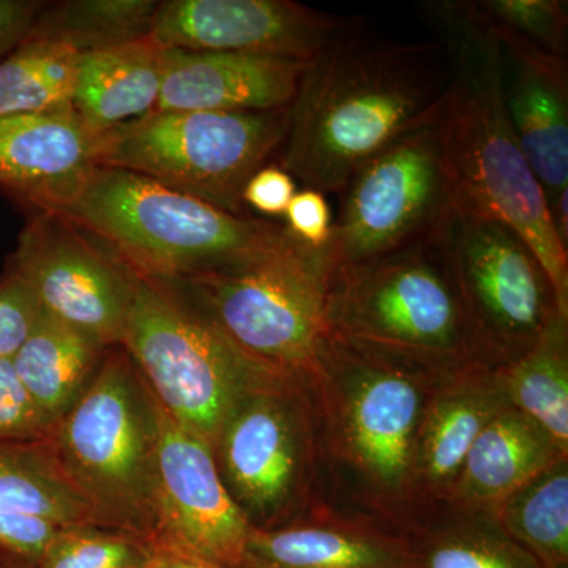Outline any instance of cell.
<instances>
[{
  "label": "cell",
  "instance_id": "33",
  "mask_svg": "<svg viewBox=\"0 0 568 568\" xmlns=\"http://www.w3.org/2000/svg\"><path fill=\"white\" fill-rule=\"evenodd\" d=\"M40 306L10 265L0 276V358H11L31 332Z\"/></svg>",
  "mask_w": 568,
  "mask_h": 568
},
{
  "label": "cell",
  "instance_id": "25",
  "mask_svg": "<svg viewBox=\"0 0 568 568\" xmlns=\"http://www.w3.org/2000/svg\"><path fill=\"white\" fill-rule=\"evenodd\" d=\"M567 317L549 321L536 345L515 358L497 384L510 406L568 447V331Z\"/></svg>",
  "mask_w": 568,
  "mask_h": 568
},
{
  "label": "cell",
  "instance_id": "23",
  "mask_svg": "<svg viewBox=\"0 0 568 568\" xmlns=\"http://www.w3.org/2000/svg\"><path fill=\"white\" fill-rule=\"evenodd\" d=\"M0 511L59 526H102L67 476L52 435L0 439Z\"/></svg>",
  "mask_w": 568,
  "mask_h": 568
},
{
  "label": "cell",
  "instance_id": "21",
  "mask_svg": "<svg viewBox=\"0 0 568 568\" xmlns=\"http://www.w3.org/2000/svg\"><path fill=\"white\" fill-rule=\"evenodd\" d=\"M567 452L544 426L506 406L467 452L454 487L470 504H499Z\"/></svg>",
  "mask_w": 568,
  "mask_h": 568
},
{
  "label": "cell",
  "instance_id": "5",
  "mask_svg": "<svg viewBox=\"0 0 568 568\" xmlns=\"http://www.w3.org/2000/svg\"><path fill=\"white\" fill-rule=\"evenodd\" d=\"M332 267L327 252L294 237L245 263L166 282L242 353L287 377L321 365L328 334Z\"/></svg>",
  "mask_w": 568,
  "mask_h": 568
},
{
  "label": "cell",
  "instance_id": "18",
  "mask_svg": "<svg viewBox=\"0 0 568 568\" xmlns=\"http://www.w3.org/2000/svg\"><path fill=\"white\" fill-rule=\"evenodd\" d=\"M496 39L508 118L549 205L568 190L567 59Z\"/></svg>",
  "mask_w": 568,
  "mask_h": 568
},
{
  "label": "cell",
  "instance_id": "31",
  "mask_svg": "<svg viewBox=\"0 0 568 568\" xmlns=\"http://www.w3.org/2000/svg\"><path fill=\"white\" fill-rule=\"evenodd\" d=\"M477 11L499 39L567 59L568 3L562 0H480Z\"/></svg>",
  "mask_w": 568,
  "mask_h": 568
},
{
  "label": "cell",
  "instance_id": "12",
  "mask_svg": "<svg viewBox=\"0 0 568 568\" xmlns=\"http://www.w3.org/2000/svg\"><path fill=\"white\" fill-rule=\"evenodd\" d=\"M156 410L155 545L213 566L239 568L252 523L227 491L213 448L159 403Z\"/></svg>",
  "mask_w": 568,
  "mask_h": 568
},
{
  "label": "cell",
  "instance_id": "32",
  "mask_svg": "<svg viewBox=\"0 0 568 568\" xmlns=\"http://www.w3.org/2000/svg\"><path fill=\"white\" fill-rule=\"evenodd\" d=\"M51 435V425L33 406L11 358H0V439H39Z\"/></svg>",
  "mask_w": 568,
  "mask_h": 568
},
{
  "label": "cell",
  "instance_id": "17",
  "mask_svg": "<svg viewBox=\"0 0 568 568\" xmlns=\"http://www.w3.org/2000/svg\"><path fill=\"white\" fill-rule=\"evenodd\" d=\"M312 61L163 48L156 110L245 112L291 106Z\"/></svg>",
  "mask_w": 568,
  "mask_h": 568
},
{
  "label": "cell",
  "instance_id": "11",
  "mask_svg": "<svg viewBox=\"0 0 568 568\" xmlns=\"http://www.w3.org/2000/svg\"><path fill=\"white\" fill-rule=\"evenodd\" d=\"M43 312L104 347L122 346L132 272L77 224L33 212L9 264Z\"/></svg>",
  "mask_w": 568,
  "mask_h": 568
},
{
  "label": "cell",
  "instance_id": "7",
  "mask_svg": "<svg viewBox=\"0 0 568 568\" xmlns=\"http://www.w3.org/2000/svg\"><path fill=\"white\" fill-rule=\"evenodd\" d=\"M291 106L272 111H153L100 134L97 166L144 175L246 216V182L282 151Z\"/></svg>",
  "mask_w": 568,
  "mask_h": 568
},
{
  "label": "cell",
  "instance_id": "4",
  "mask_svg": "<svg viewBox=\"0 0 568 568\" xmlns=\"http://www.w3.org/2000/svg\"><path fill=\"white\" fill-rule=\"evenodd\" d=\"M159 410L122 346L110 347L91 383L52 432L67 476L100 525L156 538Z\"/></svg>",
  "mask_w": 568,
  "mask_h": 568
},
{
  "label": "cell",
  "instance_id": "30",
  "mask_svg": "<svg viewBox=\"0 0 568 568\" xmlns=\"http://www.w3.org/2000/svg\"><path fill=\"white\" fill-rule=\"evenodd\" d=\"M410 548L416 568H540L500 528L444 530Z\"/></svg>",
  "mask_w": 568,
  "mask_h": 568
},
{
  "label": "cell",
  "instance_id": "16",
  "mask_svg": "<svg viewBox=\"0 0 568 568\" xmlns=\"http://www.w3.org/2000/svg\"><path fill=\"white\" fill-rule=\"evenodd\" d=\"M99 136L73 108L0 119V192L29 212H58L97 166Z\"/></svg>",
  "mask_w": 568,
  "mask_h": 568
},
{
  "label": "cell",
  "instance_id": "35",
  "mask_svg": "<svg viewBox=\"0 0 568 568\" xmlns=\"http://www.w3.org/2000/svg\"><path fill=\"white\" fill-rule=\"evenodd\" d=\"M59 528L47 519L0 511V552L36 562Z\"/></svg>",
  "mask_w": 568,
  "mask_h": 568
},
{
  "label": "cell",
  "instance_id": "9",
  "mask_svg": "<svg viewBox=\"0 0 568 568\" xmlns=\"http://www.w3.org/2000/svg\"><path fill=\"white\" fill-rule=\"evenodd\" d=\"M437 110L362 164L336 194L338 216L325 246L332 272L433 237L458 207Z\"/></svg>",
  "mask_w": 568,
  "mask_h": 568
},
{
  "label": "cell",
  "instance_id": "6",
  "mask_svg": "<svg viewBox=\"0 0 568 568\" xmlns=\"http://www.w3.org/2000/svg\"><path fill=\"white\" fill-rule=\"evenodd\" d=\"M122 347L168 416L212 448L242 396L286 381L242 353L171 284L134 272Z\"/></svg>",
  "mask_w": 568,
  "mask_h": 568
},
{
  "label": "cell",
  "instance_id": "8",
  "mask_svg": "<svg viewBox=\"0 0 568 568\" xmlns=\"http://www.w3.org/2000/svg\"><path fill=\"white\" fill-rule=\"evenodd\" d=\"M331 334L422 362L476 353L437 233L368 263L332 272Z\"/></svg>",
  "mask_w": 568,
  "mask_h": 568
},
{
  "label": "cell",
  "instance_id": "19",
  "mask_svg": "<svg viewBox=\"0 0 568 568\" xmlns=\"http://www.w3.org/2000/svg\"><path fill=\"white\" fill-rule=\"evenodd\" d=\"M162 52L151 36L81 52L71 108L97 136L151 114L162 89Z\"/></svg>",
  "mask_w": 568,
  "mask_h": 568
},
{
  "label": "cell",
  "instance_id": "3",
  "mask_svg": "<svg viewBox=\"0 0 568 568\" xmlns=\"http://www.w3.org/2000/svg\"><path fill=\"white\" fill-rule=\"evenodd\" d=\"M126 268L175 282L245 263L283 244L284 224L224 212L162 183L95 166L80 192L59 209Z\"/></svg>",
  "mask_w": 568,
  "mask_h": 568
},
{
  "label": "cell",
  "instance_id": "24",
  "mask_svg": "<svg viewBox=\"0 0 568 568\" xmlns=\"http://www.w3.org/2000/svg\"><path fill=\"white\" fill-rule=\"evenodd\" d=\"M457 386L429 405L418 426L413 466L436 487H454L474 440L510 405L503 388L477 375Z\"/></svg>",
  "mask_w": 568,
  "mask_h": 568
},
{
  "label": "cell",
  "instance_id": "1",
  "mask_svg": "<svg viewBox=\"0 0 568 568\" xmlns=\"http://www.w3.org/2000/svg\"><path fill=\"white\" fill-rule=\"evenodd\" d=\"M447 81L439 40L379 39L355 18L306 67L280 166L305 189L338 194L362 164L435 114Z\"/></svg>",
  "mask_w": 568,
  "mask_h": 568
},
{
  "label": "cell",
  "instance_id": "10",
  "mask_svg": "<svg viewBox=\"0 0 568 568\" xmlns=\"http://www.w3.org/2000/svg\"><path fill=\"white\" fill-rule=\"evenodd\" d=\"M476 353L518 358L560 315L532 246L506 222L459 205L437 231Z\"/></svg>",
  "mask_w": 568,
  "mask_h": 568
},
{
  "label": "cell",
  "instance_id": "34",
  "mask_svg": "<svg viewBox=\"0 0 568 568\" xmlns=\"http://www.w3.org/2000/svg\"><path fill=\"white\" fill-rule=\"evenodd\" d=\"M284 219L286 230L302 244L313 250H324L328 245L334 222L324 193L312 189L295 193Z\"/></svg>",
  "mask_w": 568,
  "mask_h": 568
},
{
  "label": "cell",
  "instance_id": "26",
  "mask_svg": "<svg viewBox=\"0 0 568 568\" xmlns=\"http://www.w3.org/2000/svg\"><path fill=\"white\" fill-rule=\"evenodd\" d=\"M499 507V528L540 568H568V466L559 458Z\"/></svg>",
  "mask_w": 568,
  "mask_h": 568
},
{
  "label": "cell",
  "instance_id": "29",
  "mask_svg": "<svg viewBox=\"0 0 568 568\" xmlns=\"http://www.w3.org/2000/svg\"><path fill=\"white\" fill-rule=\"evenodd\" d=\"M155 549L148 538L99 525L62 526L36 562L21 568H145Z\"/></svg>",
  "mask_w": 568,
  "mask_h": 568
},
{
  "label": "cell",
  "instance_id": "15",
  "mask_svg": "<svg viewBox=\"0 0 568 568\" xmlns=\"http://www.w3.org/2000/svg\"><path fill=\"white\" fill-rule=\"evenodd\" d=\"M284 384L242 396L213 447L224 485L252 525L283 506L297 474V426Z\"/></svg>",
  "mask_w": 568,
  "mask_h": 568
},
{
  "label": "cell",
  "instance_id": "20",
  "mask_svg": "<svg viewBox=\"0 0 568 568\" xmlns=\"http://www.w3.org/2000/svg\"><path fill=\"white\" fill-rule=\"evenodd\" d=\"M239 568H416L410 541L335 525L253 526Z\"/></svg>",
  "mask_w": 568,
  "mask_h": 568
},
{
  "label": "cell",
  "instance_id": "2",
  "mask_svg": "<svg viewBox=\"0 0 568 568\" xmlns=\"http://www.w3.org/2000/svg\"><path fill=\"white\" fill-rule=\"evenodd\" d=\"M422 11L447 55V88L437 114L459 205L503 220L532 246L568 320V250L508 118L499 41L476 2L436 0Z\"/></svg>",
  "mask_w": 568,
  "mask_h": 568
},
{
  "label": "cell",
  "instance_id": "28",
  "mask_svg": "<svg viewBox=\"0 0 568 568\" xmlns=\"http://www.w3.org/2000/svg\"><path fill=\"white\" fill-rule=\"evenodd\" d=\"M80 52L26 37L0 61V119L71 106Z\"/></svg>",
  "mask_w": 568,
  "mask_h": 568
},
{
  "label": "cell",
  "instance_id": "39",
  "mask_svg": "<svg viewBox=\"0 0 568 568\" xmlns=\"http://www.w3.org/2000/svg\"><path fill=\"white\" fill-rule=\"evenodd\" d=\"M0 568H21L18 566L17 560L11 558L9 555H3V552H0Z\"/></svg>",
  "mask_w": 568,
  "mask_h": 568
},
{
  "label": "cell",
  "instance_id": "22",
  "mask_svg": "<svg viewBox=\"0 0 568 568\" xmlns=\"http://www.w3.org/2000/svg\"><path fill=\"white\" fill-rule=\"evenodd\" d=\"M108 349L40 308L11 365L52 432L91 383Z\"/></svg>",
  "mask_w": 568,
  "mask_h": 568
},
{
  "label": "cell",
  "instance_id": "37",
  "mask_svg": "<svg viewBox=\"0 0 568 568\" xmlns=\"http://www.w3.org/2000/svg\"><path fill=\"white\" fill-rule=\"evenodd\" d=\"M41 7L32 0H0V61L26 39Z\"/></svg>",
  "mask_w": 568,
  "mask_h": 568
},
{
  "label": "cell",
  "instance_id": "13",
  "mask_svg": "<svg viewBox=\"0 0 568 568\" xmlns=\"http://www.w3.org/2000/svg\"><path fill=\"white\" fill-rule=\"evenodd\" d=\"M354 20L291 0H168L160 2L151 37L174 50L313 61Z\"/></svg>",
  "mask_w": 568,
  "mask_h": 568
},
{
  "label": "cell",
  "instance_id": "36",
  "mask_svg": "<svg viewBox=\"0 0 568 568\" xmlns=\"http://www.w3.org/2000/svg\"><path fill=\"white\" fill-rule=\"evenodd\" d=\"M297 193V182L280 164H265L246 182L242 201L245 207L265 216H284Z\"/></svg>",
  "mask_w": 568,
  "mask_h": 568
},
{
  "label": "cell",
  "instance_id": "27",
  "mask_svg": "<svg viewBox=\"0 0 568 568\" xmlns=\"http://www.w3.org/2000/svg\"><path fill=\"white\" fill-rule=\"evenodd\" d=\"M160 2L67 0L43 3L28 39L63 44L77 52L106 50L151 36Z\"/></svg>",
  "mask_w": 568,
  "mask_h": 568
},
{
  "label": "cell",
  "instance_id": "14",
  "mask_svg": "<svg viewBox=\"0 0 568 568\" xmlns=\"http://www.w3.org/2000/svg\"><path fill=\"white\" fill-rule=\"evenodd\" d=\"M354 369V390L346 410L351 450L366 473L388 487L405 480L413 467L424 395L417 377L388 364L383 347L331 334Z\"/></svg>",
  "mask_w": 568,
  "mask_h": 568
},
{
  "label": "cell",
  "instance_id": "38",
  "mask_svg": "<svg viewBox=\"0 0 568 568\" xmlns=\"http://www.w3.org/2000/svg\"><path fill=\"white\" fill-rule=\"evenodd\" d=\"M145 568H223L213 566V564L205 562L193 556L183 555L181 551L175 549L160 547L155 545L151 560H149L148 567Z\"/></svg>",
  "mask_w": 568,
  "mask_h": 568
}]
</instances>
